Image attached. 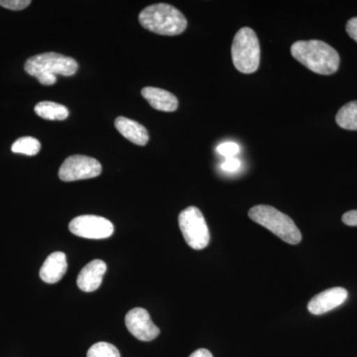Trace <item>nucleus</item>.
<instances>
[{"instance_id":"nucleus-1","label":"nucleus","mask_w":357,"mask_h":357,"mask_svg":"<svg viewBox=\"0 0 357 357\" xmlns=\"http://www.w3.org/2000/svg\"><path fill=\"white\" fill-rule=\"evenodd\" d=\"M291 54L298 62L316 74L330 76L340 68V55L335 49L319 40L295 42Z\"/></svg>"},{"instance_id":"nucleus-2","label":"nucleus","mask_w":357,"mask_h":357,"mask_svg":"<svg viewBox=\"0 0 357 357\" xmlns=\"http://www.w3.org/2000/svg\"><path fill=\"white\" fill-rule=\"evenodd\" d=\"M79 65L76 60L61 54L49 52L28 59L25 72L36 77L43 86H53L57 82L56 75L70 77L76 74Z\"/></svg>"},{"instance_id":"nucleus-3","label":"nucleus","mask_w":357,"mask_h":357,"mask_svg":"<svg viewBox=\"0 0 357 357\" xmlns=\"http://www.w3.org/2000/svg\"><path fill=\"white\" fill-rule=\"evenodd\" d=\"M141 26L149 31L164 36L182 34L188 26L184 14L170 4H153L139 14Z\"/></svg>"},{"instance_id":"nucleus-4","label":"nucleus","mask_w":357,"mask_h":357,"mask_svg":"<svg viewBox=\"0 0 357 357\" xmlns=\"http://www.w3.org/2000/svg\"><path fill=\"white\" fill-rule=\"evenodd\" d=\"M248 217L253 222L273 232L286 243L299 244L302 241V234L290 217L280 211L267 204H258L248 211Z\"/></svg>"},{"instance_id":"nucleus-5","label":"nucleus","mask_w":357,"mask_h":357,"mask_svg":"<svg viewBox=\"0 0 357 357\" xmlns=\"http://www.w3.org/2000/svg\"><path fill=\"white\" fill-rule=\"evenodd\" d=\"M260 44L251 28L243 27L236 33L231 46L234 67L243 74H252L260 65Z\"/></svg>"},{"instance_id":"nucleus-6","label":"nucleus","mask_w":357,"mask_h":357,"mask_svg":"<svg viewBox=\"0 0 357 357\" xmlns=\"http://www.w3.org/2000/svg\"><path fill=\"white\" fill-rule=\"evenodd\" d=\"M178 227L185 243L195 250H202L210 243V230L202 211L189 206L178 215Z\"/></svg>"},{"instance_id":"nucleus-7","label":"nucleus","mask_w":357,"mask_h":357,"mask_svg":"<svg viewBox=\"0 0 357 357\" xmlns=\"http://www.w3.org/2000/svg\"><path fill=\"white\" fill-rule=\"evenodd\" d=\"M102 172V167L98 160L84 155H73L63 162L59 178L63 182H74L98 177Z\"/></svg>"},{"instance_id":"nucleus-8","label":"nucleus","mask_w":357,"mask_h":357,"mask_svg":"<svg viewBox=\"0 0 357 357\" xmlns=\"http://www.w3.org/2000/svg\"><path fill=\"white\" fill-rule=\"evenodd\" d=\"M70 231L75 236L88 239L109 238L114 231V225L107 218L98 215H79L69 225Z\"/></svg>"},{"instance_id":"nucleus-9","label":"nucleus","mask_w":357,"mask_h":357,"mask_svg":"<svg viewBox=\"0 0 357 357\" xmlns=\"http://www.w3.org/2000/svg\"><path fill=\"white\" fill-rule=\"evenodd\" d=\"M126 325L131 335L142 342H151L160 335V328L143 307H134L129 311L126 316Z\"/></svg>"},{"instance_id":"nucleus-10","label":"nucleus","mask_w":357,"mask_h":357,"mask_svg":"<svg viewBox=\"0 0 357 357\" xmlns=\"http://www.w3.org/2000/svg\"><path fill=\"white\" fill-rule=\"evenodd\" d=\"M349 297V293L344 288L335 287L328 289L323 292L314 296L309 304L307 310L312 314L319 316V314H326V312L337 309L340 305L344 304Z\"/></svg>"},{"instance_id":"nucleus-11","label":"nucleus","mask_w":357,"mask_h":357,"mask_svg":"<svg viewBox=\"0 0 357 357\" xmlns=\"http://www.w3.org/2000/svg\"><path fill=\"white\" fill-rule=\"evenodd\" d=\"M107 264L102 260L95 259L89 262L77 276V287L86 293L98 290L102 285L103 275L107 272Z\"/></svg>"},{"instance_id":"nucleus-12","label":"nucleus","mask_w":357,"mask_h":357,"mask_svg":"<svg viewBox=\"0 0 357 357\" xmlns=\"http://www.w3.org/2000/svg\"><path fill=\"white\" fill-rule=\"evenodd\" d=\"M68 269L67 256L57 251L52 253L45 260L40 269V277L48 284H55L64 277Z\"/></svg>"},{"instance_id":"nucleus-13","label":"nucleus","mask_w":357,"mask_h":357,"mask_svg":"<svg viewBox=\"0 0 357 357\" xmlns=\"http://www.w3.org/2000/svg\"><path fill=\"white\" fill-rule=\"evenodd\" d=\"M141 95L154 109L173 112L178 109L177 98L165 89L146 86L141 91Z\"/></svg>"},{"instance_id":"nucleus-14","label":"nucleus","mask_w":357,"mask_h":357,"mask_svg":"<svg viewBox=\"0 0 357 357\" xmlns=\"http://www.w3.org/2000/svg\"><path fill=\"white\" fill-rule=\"evenodd\" d=\"M115 128L126 139L134 144L144 146L149 141V133L147 129L138 122L129 119L128 117L119 116L115 119Z\"/></svg>"},{"instance_id":"nucleus-15","label":"nucleus","mask_w":357,"mask_h":357,"mask_svg":"<svg viewBox=\"0 0 357 357\" xmlns=\"http://www.w3.org/2000/svg\"><path fill=\"white\" fill-rule=\"evenodd\" d=\"M35 112L47 121H65L69 116V109L57 102H41L35 105Z\"/></svg>"},{"instance_id":"nucleus-16","label":"nucleus","mask_w":357,"mask_h":357,"mask_svg":"<svg viewBox=\"0 0 357 357\" xmlns=\"http://www.w3.org/2000/svg\"><path fill=\"white\" fill-rule=\"evenodd\" d=\"M335 121L342 128L357 131V100L347 103L338 110Z\"/></svg>"},{"instance_id":"nucleus-17","label":"nucleus","mask_w":357,"mask_h":357,"mask_svg":"<svg viewBox=\"0 0 357 357\" xmlns=\"http://www.w3.org/2000/svg\"><path fill=\"white\" fill-rule=\"evenodd\" d=\"M14 153L27 155V156H35L41 150V143L38 139L30 136L18 138L11 146Z\"/></svg>"},{"instance_id":"nucleus-18","label":"nucleus","mask_w":357,"mask_h":357,"mask_svg":"<svg viewBox=\"0 0 357 357\" xmlns=\"http://www.w3.org/2000/svg\"><path fill=\"white\" fill-rule=\"evenodd\" d=\"M86 357H121V354L114 344L98 342L89 349Z\"/></svg>"},{"instance_id":"nucleus-19","label":"nucleus","mask_w":357,"mask_h":357,"mask_svg":"<svg viewBox=\"0 0 357 357\" xmlns=\"http://www.w3.org/2000/svg\"><path fill=\"white\" fill-rule=\"evenodd\" d=\"M239 145L236 142H225L218 145L217 148L218 153L227 158H232L239 153Z\"/></svg>"},{"instance_id":"nucleus-20","label":"nucleus","mask_w":357,"mask_h":357,"mask_svg":"<svg viewBox=\"0 0 357 357\" xmlns=\"http://www.w3.org/2000/svg\"><path fill=\"white\" fill-rule=\"evenodd\" d=\"M31 4L30 0H0V6L10 10L20 11Z\"/></svg>"},{"instance_id":"nucleus-21","label":"nucleus","mask_w":357,"mask_h":357,"mask_svg":"<svg viewBox=\"0 0 357 357\" xmlns=\"http://www.w3.org/2000/svg\"><path fill=\"white\" fill-rule=\"evenodd\" d=\"M241 163L236 157L232 158H227L222 164V169L227 173H236L241 168Z\"/></svg>"},{"instance_id":"nucleus-22","label":"nucleus","mask_w":357,"mask_h":357,"mask_svg":"<svg viewBox=\"0 0 357 357\" xmlns=\"http://www.w3.org/2000/svg\"><path fill=\"white\" fill-rule=\"evenodd\" d=\"M342 222L349 227H357V210L349 211L342 215Z\"/></svg>"},{"instance_id":"nucleus-23","label":"nucleus","mask_w":357,"mask_h":357,"mask_svg":"<svg viewBox=\"0 0 357 357\" xmlns=\"http://www.w3.org/2000/svg\"><path fill=\"white\" fill-rule=\"evenodd\" d=\"M347 32L351 39L357 42V17L351 18L347 23Z\"/></svg>"},{"instance_id":"nucleus-24","label":"nucleus","mask_w":357,"mask_h":357,"mask_svg":"<svg viewBox=\"0 0 357 357\" xmlns=\"http://www.w3.org/2000/svg\"><path fill=\"white\" fill-rule=\"evenodd\" d=\"M189 357H213L210 351L206 349H199L198 351L192 352Z\"/></svg>"}]
</instances>
